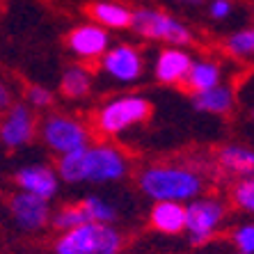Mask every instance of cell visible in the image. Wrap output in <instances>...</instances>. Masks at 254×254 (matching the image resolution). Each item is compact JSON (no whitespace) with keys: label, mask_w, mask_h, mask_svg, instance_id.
I'll return each mask as SVG.
<instances>
[{"label":"cell","mask_w":254,"mask_h":254,"mask_svg":"<svg viewBox=\"0 0 254 254\" xmlns=\"http://www.w3.org/2000/svg\"><path fill=\"white\" fill-rule=\"evenodd\" d=\"M234 12V2L231 0H211L208 2V14L213 21H227Z\"/></svg>","instance_id":"484cf974"},{"label":"cell","mask_w":254,"mask_h":254,"mask_svg":"<svg viewBox=\"0 0 254 254\" xmlns=\"http://www.w3.org/2000/svg\"><path fill=\"white\" fill-rule=\"evenodd\" d=\"M186 204L179 201H156L149 211V225L160 234L177 236L186 231Z\"/></svg>","instance_id":"2e32d148"},{"label":"cell","mask_w":254,"mask_h":254,"mask_svg":"<svg viewBox=\"0 0 254 254\" xmlns=\"http://www.w3.org/2000/svg\"><path fill=\"white\" fill-rule=\"evenodd\" d=\"M113 46V39H110V32L108 28L94 23V21H87V23H80L71 30L66 35V48H69L73 58L83 64H92V62H101V58L110 51Z\"/></svg>","instance_id":"30bf717a"},{"label":"cell","mask_w":254,"mask_h":254,"mask_svg":"<svg viewBox=\"0 0 254 254\" xmlns=\"http://www.w3.org/2000/svg\"><path fill=\"white\" fill-rule=\"evenodd\" d=\"M9 218L18 231L37 234L51 225V220H53L51 201L32 195V192H25V190H18L9 197Z\"/></svg>","instance_id":"8fae6325"},{"label":"cell","mask_w":254,"mask_h":254,"mask_svg":"<svg viewBox=\"0 0 254 254\" xmlns=\"http://www.w3.org/2000/svg\"><path fill=\"white\" fill-rule=\"evenodd\" d=\"M94 87V73L87 64L78 62V64H69L62 71L60 78V94L69 101H80L92 92Z\"/></svg>","instance_id":"d6986e66"},{"label":"cell","mask_w":254,"mask_h":254,"mask_svg":"<svg viewBox=\"0 0 254 254\" xmlns=\"http://www.w3.org/2000/svg\"><path fill=\"white\" fill-rule=\"evenodd\" d=\"M135 35L149 42H160L165 46H184L188 48L192 44V30L172 16L165 9L158 7H137L133 9V25Z\"/></svg>","instance_id":"5b68a950"},{"label":"cell","mask_w":254,"mask_h":254,"mask_svg":"<svg viewBox=\"0 0 254 254\" xmlns=\"http://www.w3.org/2000/svg\"><path fill=\"white\" fill-rule=\"evenodd\" d=\"M192 53L184 46H165L160 48L158 55L154 60V78L156 83L160 85H170V87H177V85H186L188 80V73L192 69Z\"/></svg>","instance_id":"7c38bea8"},{"label":"cell","mask_w":254,"mask_h":254,"mask_svg":"<svg viewBox=\"0 0 254 254\" xmlns=\"http://www.w3.org/2000/svg\"><path fill=\"white\" fill-rule=\"evenodd\" d=\"M238 103V94L231 85L222 83L218 87L206 89V92H197L192 94V108L201 115H215V117H225L229 115Z\"/></svg>","instance_id":"9a60e30c"},{"label":"cell","mask_w":254,"mask_h":254,"mask_svg":"<svg viewBox=\"0 0 254 254\" xmlns=\"http://www.w3.org/2000/svg\"><path fill=\"white\" fill-rule=\"evenodd\" d=\"M225 53L241 62H252L254 60V25L234 30L225 39Z\"/></svg>","instance_id":"ffe728a7"},{"label":"cell","mask_w":254,"mask_h":254,"mask_svg":"<svg viewBox=\"0 0 254 254\" xmlns=\"http://www.w3.org/2000/svg\"><path fill=\"white\" fill-rule=\"evenodd\" d=\"M14 184L18 186V190H25V192H32V195L51 201L58 197L62 179H60L58 170L35 163V165L18 167L16 174H14Z\"/></svg>","instance_id":"4fadbf2b"},{"label":"cell","mask_w":254,"mask_h":254,"mask_svg":"<svg viewBox=\"0 0 254 254\" xmlns=\"http://www.w3.org/2000/svg\"><path fill=\"white\" fill-rule=\"evenodd\" d=\"M177 2H181V5H201V2H204V0H177Z\"/></svg>","instance_id":"83f0119b"},{"label":"cell","mask_w":254,"mask_h":254,"mask_svg":"<svg viewBox=\"0 0 254 254\" xmlns=\"http://www.w3.org/2000/svg\"><path fill=\"white\" fill-rule=\"evenodd\" d=\"M204 177L186 165H147L137 172V188L147 199L190 204L204 195Z\"/></svg>","instance_id":"7a4b0ae2"},{"label":"cell","mask_w":254,"mask_h":254,"mask_svg":"<svg viewBox=\"0 0 254 254\" xmlns=\"http://www.w3.org/2000/svg\"><path fill=\"white\" fill-rule=\"evenodd\" d=\"M55 170H58L62 184L66 186H103L126 179L130 170V160L113 142H94L78 151L58 156Z\"/></svg>","instance_id":"6da1fadb"},{"label":"cell","mask_w":254,"mask_h":254,"mask_svg":"<svg viewBox=\"0 0 254 254\" xmlns=\"http://www.w3.org/2000/svg\"><path fill=\"white\" fill-rule=\"evenodd\" d=\"M85 222H89V220H87L85 208L80 206V201H78V204H66V206L58 208V211L53 213V220H51V225H53L60 234L76 229V227L85 225Z\"/></svg>","instance_id":"7402d4cb"},{"label":"cell","mask_w":254,"mask_h":254,"mask_svg":"<svg viewBox=\"0 0 254 254\" xmlns=\"http://www.w3.org/2000/svg\"><path fill=\"white\" fill-rule=\"evenodd\" d=\"M225 71L218 60H208V58H197L192 62V69L188 73V80H186V89L190 94H197V92H206L222 85L225 80Z\"/></svg>","instance_id":"ac0fdd59"},{"label":"cell","mask_w":254,"mask_h":254,"mask_svg":"<svg viewBox=\"0 0 254 254\" xmlns=\"http://www.w3.org/2000/svg\"><path fill=\"white\" fill-rule=\"evenodd\" d=\"M101 73L117 85H135L144 76V58L133 44H115L99 62Z\"/></svg>","instance_id":"ba28073f"},{"label":"cell","mask_w":254,"mask_h":254,"mask_svg":"<svg viewBox=\"0 0 254 254\" xmlns=\"http://www.w3.org/2000/svg\"><path fill=\"white\" fill-rule=\"evenodd\" d=\"M250 115H252V119H254V106H252V108H250Z\"/></svg>","instance_id":"f1b7e54d"},{"label":"cell","mask_w":254,"mask_h":254,"mask_svg":"<svg viewBox=\"0 0 254 254\" xmlns=\"http://www.w3.org/2000/svg\"><path fill=\"white\" fill-rule=\"evenodd\" d=\"M231 201L238 211L248 213L254 218V177L241 179L234 188H231Z\"/></svg>","instance_id":"603a6c76"},{"label":"cell","mask_w":254,"mask_h":254,"mask_svg":"<svg viewBox=\"0 0 254 254\" xmlns=\"http://www.w3.org/2000/svg\"><path fill=\"white\" fill-rule=\"evenodd\" d=\"M39 137L44 147L58 156L71 154L92 144V130L80 119L62 113H51L39 124Z\"/></svg>","instance_id":"8992f818"},{"label":"cell","mask_w":254,"mask_h":254,"mask_svg":"<svg viewBox=\"0 0 254 254\" xmlns=\"http://www.w3.org/2000/svg\"><path fill=\"white\" fill-rule=\"evenodd\" d=\"M89 18L108 30H126L133 25V9L113 0H99L89 5Z\"/></svg>","instance_id":"e0dca14e"},{"label":"cell","mask_w":254,"mask_h":254,"mask_svg":"<svg viewBox=\"0 0 254 254\" xmlns=\"http://www.w3.org/2000/svg\"><path fill=\"white\" fill-rule=\"evenodd\" d=\"M186 234L192 245L208 243L227 220V206L220 197L201 195L186 204Z\"/></svg>","instance_id":"52a82bcc"},{"label":"cell","mask_w":254,"mask_h":254,"mask_svg":"<svg viewBox=\"0 0 254 254\" xmlns=\"http://www.w3.org/2000/svg\"><path fill=\"white\" fill-rule=\"evenodd\" d=\"M12 106H14L12 89H9V85H7L2 78H0V113H7Z\"/></svg>","instance_id":"4316f807"},{"label":"cell","mask_w":254,"mask_h":254,"mask_svg":"<svg viewBox=\"0 0 254 254\" xmlns=\"http://www.w3.org/2000/svg\"><path fill=\"white\" fill-rule=\"evenodd\" d=\"M151 115V103L142 94H119L108 99L94 117V128L103 137H115L133 126L147 122Z\"/></svg>","instance_id":"3957f363"},{"label":"cell","mask_w":254,"mask_h":254,"mask_svg":"<svg viewBox=\"0 0 254 254\" xmlns=\"http://www.w3.org/2000/svg\"><path fill=\"white\" fill-rule=\"evenodd\" d=\"M122 245L124 238L115 225L85 222L55 241V254H119Z\"/></svg>","instance_id":"277c9868"},{"label":"cell","mask_w":254,"mask_h":254,"mask_svg":"<svg viewBox=\"0 0 254 254\" xmlns=\"http://www.w3.org/2000/svg\"><path fill=\"white\" fill-rule=\"evenodd\" d=\"M25 103L32 106L35 110H46L55 103V94L44 85H30L25 89Z\"/></svg>","instance_id":"d4e9b609"},{"label":"cell","mask_w":254,"mask_h":254,"mask_svg":"<svg viewBox=\"0 0 254 254\" xmlns=\"http://www.w3.org/2000/svg\"><path fill=\"white\" fill-rule=\"evenodd\" d=\"M39 133L35 108L25 101H16L7 113L0 117V144L5 149H23Z\"/></svg>","instance_id":"9c48e42d"},{"label":"cell","mask_w":254,"mask_h":254,"mask_svg":"<svg viewBox=\"0 0 254 254\" xmlns=\"http://www.w3.org/2000/svg\"><path fill=\"white\" fill-rule=\"evenodd\" d=\"M231 243L238 254H254V222H241L231 229Z\"/></svg>","instance_id":"cb8c5ba5"},{"label":"cell","mask_w":254,"mask_h":254,"mask_svg":"<svg viewBox=\"0 0 254 254\" xmlns=\"http://www.w3.org/2000/svg\"><path fill=\"white\" fill-rule=\"evenodd\" d=\"M80 206L85 208L89 222H103V225H115L119 218V211L113 201L103 195H85L80 199Z\"/></svg>","instance_id":"44dd1931"},{"label":"cell","mask_w":254,"mask_h":254,"mask_svg":"<svg viewBox=\"0 0 254 254\" xmlns=\"http://www.w3.org/2000/svg\"><path fill=\"white\" fill-rule=\"evenodd\" d=\"M218 167L229 177L250 179L254 177V147L241 144V142H229L218 149Z\"/></svg>","instance_id":"5bb4252c"}]
</instances>
